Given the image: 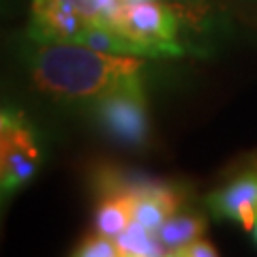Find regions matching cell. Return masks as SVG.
<instances>
[{
  "mask_svg": "<svg viewBox=\"0 0 257 257\" xmlns=\"http://www.w3.org/2000/svg\"><path fill=\"white\" fill-rule=\"evenodd\" d=\"M32 84L60 101H96L128 79L140 77L142 56L105 54L79 43H41L28 39L24 47Z\"/></svg>",
  "mask_w": 257,
  "mask_h": 257,
  "instance_id": "cell-1",
  "label": "cell"
},
{
  "mask_svg": "<svg viewBox=\"0 0 257 257\" xmlns=\"http://www.w3.org/2000/svg\"><path fill=\"white\" fill-rule=\"evenodd\" d=\"M73 255H77V257H122L114 240L109 236L99 234V231H94V234L86 236L84 240H79Z\"/></svg>",
  "mask_w": 257,
  "mask_h": 257,
  "instance_id": "cell-9",
  "label": "cell"
},
{
  "mask_svg": "<svg viewBox=\"0 0 257 257\" xmlns=\"http://www.w3.org/2000/svg\"><path fill=\"white\" fill-rule=\"evenodd\" d=\"M248 165H251V167H257V155L251 157V163H248Z\"/></svg>",
  "mask_w": 257,
  "mask_h": 257,
  "instance_id": "cell-11",
  "label": "cell"
},
{
  "mask_svg": "<svg viewBox=\"0 0 257 257\" xmlns=\"http://www.w3.org/2000/svg\"><path fill=\"white\" fill-rule=\"evenodd\" d=\"M214 255H219L216 246L210 240H204V238L193 240V242L180 246L178 251L174 253V257H214Z\"/></svg>",
  "mask_w": 257,
  "mask_h": 257,
  "instance_id": "cell-10",
  "label": "cell"
},
{
  "mask_svg": "<svg viewBox=\"0 0 257 257\" xmlns=\"http://www.w3.org/2000/svg\"><path fill=\"white\" fill-rule=\"evenodd\" d=\"M253 238H255V242H257V219H255V227H253Z\"/></svg>",
  "mask_w": 257,
  "mask_h": 257,
  "instance_id": "cell-12",
  "label": "cell"
},
{
  "mask_svg": "<svg viewBox=\"0 0 257 257\" xmlns=\"http://www.w3.org/2000/svg\"><path fill=\"white\" fill-rule=\"evenodd\" d=\"M135 221V197L133 195H105L99 199L94 210V229L103 236L116 238Z\"/></svg>",
  "mask_w": 257,
  "mask_h": 257,
  "instance_id": "cell-7",
  "label": "cell"
},
{
  "mask_svg": "<svg viewBox=\"0 0 257 257\" xmlns=\"http://www.w3.org/2000/svg\"><path fill=\"white\" fill-rule=\"evenodd\" d=\"M180 20V9L172 0H146L124 5L111 28L131 39L144 58H167L184 54L178 39Z\"/></svg>",
  "mask_w": 257,
  "mask_h": 257,
  "instance_id": "cell-2",
  "label": "cell"
},
{
  "mask_svg": "<svg viewBox=\"0 0 257 257\" xmlns=\"http://www.w3.org/2000/svg\"><path fill=\"white\" fill-rule=\"evenodd\" d=\"M208 229L206 214L199 210H180L172 214L157 231V238L161 246L165 248L167 255H174L180 246L193 242V240L202 238Z\"/></svg>",
  "mask_w": 257,
  "mask_h": 257,
  "instance_id": "cell-6",
  "label": "cell"
},
{
  "mask_svg": "<svg viewBox=\"0 0 257 257\" xmlns=\"http://www.w3.org/2000/svg\"><path fill=\"white\" fill-rule=\"evenodd\" d=\"M41 167V148L35 128L20 109L5 107L0 114V189L11 197L32 182Z\"/></svg>",
  "mask_w": 257,
  "mask_h": 257,
  "instance_id": "cell-4",
  "label": "cell"
},
{
  "mask_svg": "<svg viewBox=\"0 0 257 257\" xmlns=\"http://www.w3.org/2000/svg\"><path fill=\"white\" fill-rule=\"evenodd\" d=\"M206 206L216 219H227L253 231L257 219V167L248 165L223 187L206 195Z\"/></svg>",
  "mask_w": 257,
  "mask_h": 257,
  "instance_id": "cell-5",
  "label": "cell"
},
{
  "mask_svg": "<svg viewBox=\"0 0 257 257\" xmlns=\"http://www.w3.org/2000/svg\"><path fill=\"white\" fill-rule=\"evenodd\" d=\"M94 122L111 142L124 148H146L150 142V116L142 75L94 101Z\"/></svg>",
  "mask_w": 257,
  "mask_h": 257,
  "instance_id": "cell-3",
  "label": "cell"
},
{
  "mask_svg": "<svg viewBox=\"0 0 257 257\" xmlns=\"http://www.w3.org/2000/svg\"><path fill=\"white\" fill-rule=\"evenodd\" d=\"M116 244L122 257H159L167 255L165 248L161 246L157 234H152L144 227L142 223L133 221L122 234L116 236Z\"/></svg>",
  "mask_w": 257,
  "mask_h": 257,
  "instance_id": "cell-8",
  "label": "cell"
}]
</instances>
